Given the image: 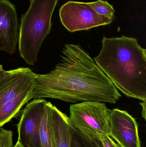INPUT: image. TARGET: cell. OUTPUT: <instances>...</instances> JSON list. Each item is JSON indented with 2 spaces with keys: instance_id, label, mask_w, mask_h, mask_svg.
<instances>
[{
  "instance_id": "cell-6",
  "label": "cell",
  "mask_w": 146,
  "mask_h": 147,
  "mask_svg": "<svg viewBox=\"0 0 146 147\" xmlns=\"http://www.w3.org/2000/svg\"><path fill=\"white\" fill-rule=\"evenodd\" d=\"M110 136L121 147H141L136 120L126 111L110 110Z\"/></svg>"
},
{
  "instance_id": "cell-2",
  "label": "cell",
  "mask_w": 146,
  "mask_h": 147,
  "mask_svg": "<svg viewBox=\"0 0 146 147\" xmlns=\"http://www.w3.org/2000/svg\"><path fill=\"white\" fill-rule=\"evenodd\" d=\"M94 61L116 88L128 97L146 100V50L137 39L104 36Z\"/></svg>"
},
{
  "instance_id": "cell-18",
  "label": "cell",
  "mask_w": 146,
  "mask_h": 147,
  "mask_svg": "<svg viewBox=\"0 0 146 147\" xmlns=\"http://www.w3.org/2000/svg\"><path fill=\"white\" fill-rule=\"evenodd\" d=\"M142 102L140 103V104L142 107V111L141 113L142 117L144 118L145 120L146 119V100L142 101Z\"/></svg>"
},
{
  "instance_id": "cell-13",
  "label": "cell",
  "mask_w": 146,
  "mask_h": 147,
  "mask_svg": "<svg viewBox=\"0 0 146 147\" xmlns=\"http://www.w3.org/2000/svg\"><path fill=\"white\" fill-rule=\"evenodd\" d=\"M70 145L71 147H103L99 135L82 133L72 125L70 129Z\"/></svg>"
},
{
  "instance_id": "cell-17",
  "label": "cell",
  "mask_w": 146,
  "mask_h": 147,
  "mask_svg": "<svg viewBox=\"0 0 146 147\" xmlns=\"http://www.w3.org/2000/svg\"><path fill=\"white\" fill-rule=\"evenodd\" d=\"M10 72V70L5 71L3 69L0 71V84L3 81L6 77L9 74Z\"/></svg>"
},
{
  "instance_id": "cell-4",
  "label": "cell",
  "mask_w": 146,
  "mask_h": 147,
  "mask_svg": "<svg viewBox=\"0 0 146 147\" xmlns=\"http://www.w3.org/2000/svg\"><path fill=\"white\" fill-rule=\"evenodd\" d=\"M110 110L105 103L84 101L70 105L69 118L71 125L80 132L110 136Z\"/></svg>"
},
{
  "instance_id": "cell-19",
  "label": "cell",
  "mask_w": 146,
  "mask_h": 147,
  "mask_svg": "<svg viewBox=\"0 0 146 147\" xmlns=\"http://www.w3.org/2000/svg\"><path fill=\"white\" fill-rule=\"evenodd\" d=\"M14 147H25L19 141V140L17 141V142H16V144L14 146Z\"/></svg>"
},
{
  "instance_id": "cell-14",
  "label": "cell",
  "mask_w": 146,
  "mask_h": 147,
  "mask_svg": "<svg viewBox=\"0 0 146 147\" xmlns=\"http://www.w3.org/2000/svg\"><path fill=\"white\" fill-rule=\"evenodd\" d=\"M94 11L100 15L114 20L115 10L112 5L106 1L98 0L96 1L87 3Z\"/></svg>"
},
{
  "instance_id": "cell-9",
  "label": "cell",
  "mask_w": 146,
  "mask_h": 147,
  "mask_svg": "<svg viewBox=\"0 0 146 147\" xmlns=\"http://www.w3.org/2000/svg\"><path fill=\"white\" fill-rule=\"evenodd\" d=\"M35 78V73L28 68L11 70L0 84V107L18 96Z\"/></svg>"
},
{
  "instance_id": "cell-12",
  "label": "cell",
  "mask_w": 146,
  "mask_h": 147,
  "mask_svg": "<svg viewBox=\"0 0 146 147\" xmlns=\"http://www.w3.org/2000/svg\"><path fill=\"white\" fill-rule=\"evenodd\" d=\"M52 105L47 102L42 112L39 129L40 147H54L51 120Z\"/></svg>"
},
{
  "instance_id": "cell-1",
  "label": "cell",
  "mask_w": 146,
  "mask_h": 147,
  "mask_svg": "<svg viewBox=\"0 0 146 147\" xmlns=\"http://www.w3.org/2000/svg\"><path fill=\"white\" fill-rule=\"evenodd\" d=\"M59 63L45 74L35 73L31 99L54 98L115 104L121 97L110 80L79 45L66 44Z\"/></svg>"
},
{
  "instance_id": "cell-15",
  "label": "cell",
  "mask_w": 146,
  "mask_h": 147,
  "mask_svg": "<svg viewBox=\"0 0 146 147\" xmlns=\"http://www.w3.org/2000/svg\"><path fill=\"white\" fill-rule=\"evenodd\" d=\"M13 133L0 127V147H14Z\"/></svg>"
},
{
  "instance_id": "cell-8",
  "label": "cell",
  "mask_w": 146,
  "mask_h": 147,
  "mask_svg": "<svg viewBox=\"0 0 146 147\" xmlns=\"http://www.w3.org/2000/svg\"><path fill=\"white\" fill-rule=\"evenodd\" d=\"M16 9L8 0H0V51L15 53L19 42Z\"/></svg>"
},
{
  "instance_id": "cell-3",
  "label": "cell",
  "mask_w": 146,
  "mask_h": 147,
  "mask_svg": "<svg viewBox=\"0 0 146 147\" xmlns=\"http://www.w3.org/2000/svg\"><path fill=\"white\" fill-rule=\"evenodd\" d=\"M58 0H31L27 12L22 15L19 38L20 55L33 65L44 40L51 30V18Z\"/></svg>"
},
{
  "instance_id": "cell-10",
  "label": "cell",
  "mask_w": 146,
  "mask_h": 147,
  "mask_svg": "<svg viewBox=\"0 0 146 147\" xmlns=\"http://www.w3.org/2000/svg\"><path fill=\"white\" fill-rule=\"evenodd\" d=\"M51 110L54 147H71L69 118L53 105Z\"/></svg>"
},
{
  "instance_id": "cell-5",
  "label": "cell",
  "mask_w": 146,
  "mask_h": 147,
  "mask_svg": "<svg viewBox=\"0 0 146 147\" xmlns=\"http://www.w3.org/2000/svg\"><path fill=\"white\" fill-rule=\"evenodd\" d=\"M59 16L63 26L70 32L109 25L113 21L97 13L87 3L75 1L63 4Z\"/></svg>"
},
{
  "instance_id": "cell-7",
  "label": "cell",
  "mask_w": 146,
  "mask_h": 147,
  "mask_svg": "<svg viewBox=\"0 0 146 147\" xmlns=\"http://www.w3.org/2000/svg\"><path fill=\"white\" fill-rule=\"evenodd\" d=\"M47 101L37 98L29 102L22 111L17 125L18 140L25 147H40L39 129L44 107Z\"/></svg>"
},
{
  "instance_id": "cell-11",
  "label": "cell",
  "mask_w": 146,
  "mask_h": 147,
  "mask_svg": "<svg viewBox=\"0 0 146 147\" xmlns=\"http://www.w3.org/2000/svg\"><path fill=\"white\" fill-rule=\"evenodd\" d=\"M34 84L35 78L33 79L18 96L0 107V127H2L13 118L22 106L31 100Z\"/></svg>"
},
{
  "instance_id": "cell-16",
  "label": "cell",
  "mask_w": 146,
  "mask_h": 147,
  "mask_svg": "<svg viewBox=\"0 0 146 147\" xmlns=\"http://www.w3.org/2000/svg\"><path fill=\"white\" fill-rule=\"evenodd\" d=\"M99 136L103 147H121L108 135L101 134L99 135Z\"/></svg>"
},
{
  "instance_id": "cell-20",
  "label": "cell",
  "mask_w": 146,
  "mask_h": 147,
  "mask_svg": "<svg viewBox=\"0 0 146 147\" xmlns=\"http://www.w3.org/2000/svg\"><path fill=\"white\" fill-rule=\"evenodd\" d=\"M2 70H3V66L1 65H0V71H1Z\"/></svg>"
}]
</instances>
